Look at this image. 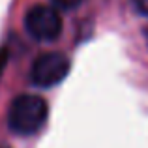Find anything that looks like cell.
Wrapping results in <instances>:
<instances>
[{
	"mask_svg": "<svg viewBox=\"0 0 148 148\" xmlns=\"http://www.w3.org/2000/svg\"><path fill=\"white\" fill-rule=\"evenodd\" d=\"M137 8L143 13H148V0H137Z\"/></svg>",
	"mask_w": 148,
	"mask_h": 148,
	"instance_id": "6",
	"label": "cell"
},
{
	"mask_svg": "<svg viewBox=\"0 0 148 148\" xmlns=\"http://www.w3.org/2000/svg\"><path fill=\"white\" fill-rule=\"evenodd\" d=\"M69 73V60L60 53H45L36 58L30 69V81L40 88L62 83Z\"/></svg>",
	"mask_w": 148,
	"mask_h": 148,
	"instance_id": "3",
	"label": "cell"
},
{
	"mask_svg": "<svg viewBox=\"0 0 148 148\" xmlns=\"http://www.w3.org/2000/svg\"><path fill=\"white\" fill-rule=\"evenodd\" d=\"M49 107L43 98L34 94H23L15 98L8 111V126L17 135H32L43 127Z\"/></svg>",
	"mask_w": 148,
	"mask_h": 148,
	"instance_id": "1",
	"label": "cell"
},
{
	"mask_svg": "<svg viewBox=\"0 0 148 148\" xmlns=\"http://www.w3.org/2000/svg\"><path fill=\"white\" fill-rule=\"evenodd\" d=\"M51 2H53V6L58 8V10H75V8L81 6L83 0H51Z\"/></svg>",
	"mask_w": 148,
	"mask_h": 148,
	"instance_id": "4",
	"label": "cell"
},
{
	"mask_svg": "<svg viewBox=\"0 0 148 148\" xmlns=\"http://www.w3.org/2000/svg\"><path fill=\"white\" fill-rule=\"evenodd\" d=\"M6 62H8V51L6 49H0V77H2L4 68H6Z\"/></svg>",
	"mask_w": 148,
	"mask_h": 148,
	"instance_id": "5",
	"label": "cell"
},
{
	"mask_svg": "<svg viewBox=\"0 0 148 148\" xmlns=\"http://www.w3.org/2000/svg\"><path fill=\"white\" fill-rule=\"evenodd\" d=\"M25 28L38 41H54L62 32V19L54 8L38 4L26 11Z\"/></svg>",
	"mask_w": 148,
	"mask_h": 148,
	"instance_id": "2",
	"label": "cell"
},
{
	"mask_svg": "<svg viewBox=\"0 0 148 148\" xmlns=\"http://www.w3.org/2000/svg\"><path fill=\"white\" fill-rule=\"evenodd\" d=\"M0 148H10V146H0Z\"/></svg>",
	"mask_w": 148,
	"mask_h": 148,
	"instance_id": "7",
	"label": "cell"
}]
</instances>
